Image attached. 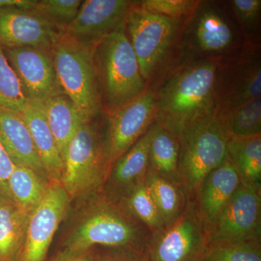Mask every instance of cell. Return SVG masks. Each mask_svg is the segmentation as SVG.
Instances as JSON below:
<instances>
[{
	"instance_id": "22",
	"label": "cell",
	"mask_w": 261,
	"mask_h": 261,
	"mask_svg": "<svg viewBox=\"0 0 261 261\" xmlns=\"http://www.w3.org/2000/svg\"><path fill=\"white\" fill-rule=\"evenodd\" d=\"M40 106L63 161L68 146L77 130L89 120L63 93L49 98Z\"/></svg>"
},
{
	"instance_id": "36",
	"label": "cell",
	"mask_w": 261,
	"mask_h": 261,
	"mask_svg": "<svg viewBox=\"0 0 261 261\" xmlns=\"http://www.w3.org/2000/svg\"><path fill=\"white\" fill-rule=\"evenodd\" d=\"M15 166L14 163L0 143V190L8 191V179Z\"/></svg>"
},
{
	"instance_id": "24",
	"label": "cell",
	"mask_w": 261,
	"mask_h": 261,
	"mask_svg": "<svg viewBox=\"0 0 261 261\" xmlns=\"http://www.w3.org/2000/svg\"><path fill=\"white\" fill-rule=\"evenodd\" d=\"M227 154L242 183L261 192V135L228 139Z\"/></svg>"
},
{
	"instance_id": "28",
	"label": "cell",
	"mask_w": 261,
	"mask_h": 261,
	"mask_svg": "<svg viewBox=\"0 0 261 261\" xmlns=\"http://www.w3.org/2000/svg\"><path fill=\"white\" fill-rule=\"evenodd\" d=\"M119 203L130 216L145 225L151 233H153L164 226L145 180L135 187Z\"/></svg>"
},
{
	"instance_id": "23",
	"label": "cell",
	"mask_w": 261,
	"mask_h": 261,
	"mask_svg": "<svg viewBox=\"0 0 261 261\" xmlns=\"http://www.w3.org/2000/svg\"><path fill=\"white\" fill-rule=\"evenodd\" d=\"M179 153L180 142L177 136L154 123L149 142L147 172L183 188L178 169Z\"/></svg>"
},
{
	"instance_id": "5",
	"label": "cell",
	"mask_w": 261,
	"mask_h": 261,
	"mask_svg": "<svg viewBox=\"0 0 261 261\" xmlns=\"http://www.w3.org/2000/svg\"><path fill=\"white\" fill-rule=\"evenodd\" d=\"M187 18L174 19L156 14L135 1L128 12L125 30L147 85L166 70L170 59L181 47Z\"/></svg>"
},
{
	"instance_id": "35",
	"label": "cell",
	"mask_w": 261,
	"mask_h": 261,
	"mask_svg": "<svg viewBox=\"0 0 261 261\" xmlns=\"http://www.w3.org/2000/svg\"><path fill=\"white\" fill-rule=\"evenodd\" d=\"M94 248L87 250L63 248L49 261H94Z\"/></svg>"
},
{
	"instance_id": "3",
	"label": "cell",
	"mask_w": 261,
	"mask_h": 261,
	"mask_svg": "<svg viewBox=\"0 0 261 261\" xmlns=\"http://www.w3.org/2000/svg\"><path fill=\"white\" fill-rule=\"evenodd\" d=\"M103 114L109 116L147 92L125 25L94 46Z\"/></svg>"
},
{
	"instance_id": "29",
	"label": "cell",
	"mask_w": 261,
	"mask_h": 261,
	"mask_svg": "<svg viewBox=\"0 0 261 261\" xmlns=\"http://www.w3.org/2000/svg\"><path fill=\"white\" fill-rule=\"evenodd\" d=\"M202 261H261V241L209 244Z\"/></svg>"
},
{
	"instance_id": "16",
	"label": "cell",
	"mask_w": 261,
	"mask_h": 261,
	"mask_svg": "<svg viewBox=\"0 0 261 261\" xmlns=\"http://www.w3.org/2000/svg\"><path fill=\"white\" fill-rule=\"evenodd\" d=\"M134 3L130 0L83 1L78 14L65 32L80 42L95 45L125 25Z\"/></svg>"
},
{
	"instance_id": "4",
	"label": "cell",
	"mask_w": 261,
	"mask_h": 261,
	"mask_svg": "<svg viewBox=\"0 0 261 261\" xmlns=\"http://www.w3.org/2000/svg\"><path fill=\"white\" fill-rule=\"evenodd\" d=\"M101 116L82 125L63 160L61 185L70 202H87L102 193L110 172L106 129Z\"/></svg>"
},
{
	"instance_id": "14",
	"label": "cell",
	"mask_w": 261,
	"mask_h": 261,
	"mask_svg": "<svg viewBox=\"0 0 261 261\" xmlns=\"http://www.w3.org/2000/svg\"><path fill=\"white\" fill-rule=\"evenodd\" d=\"M70 202L61 184L49 190L29 216L25 243L18 261H44L57 230L68 216Z\"/></svg>"
},
{
	"instance_id": "17",
	"label": "cell",
	"mask_w": 261,
	"mask_h": 261,
	"mask_svg": "<svg viewBox=\"0 0 261 261\" xmlns=\"http://www.w3.org/2000/svg\"><path fill=\"white\" fill-rule=\"evenodd\" d=\"M153 124L111 168L102 192L110 200L119 203L135 187L145 181Z\"/></svg>"
},
{
	"instance_id": "13",
	"label": "cell",
	"mask_w": 261,
	"mask_h": 261,
	"mask_svg": "<svg viewBox=\"0 0 261 261\" xmlns=\"http://www.w3.org/2000/svg\"><path fill=\"white\" fill-rule=\"evenodd\" d=\"M29 102L42 104L63 93L55 68L53 49L25 47L3 48Z\"/></svg>"
},
{
	"instance_id": "26",
	"label": "cell",
	"mask_w": 261,
	"mask_h": 261,
	"mask_svg": "<svg viewBox=\"0 0 261 261\" xmlns=\"http://www.w3.org/2000/svg\"><path fill=\"white\" fill-rule=\"evenodd\" d=\"M145 183L164 226L172 224L186 207L188 197L179 185L147 172Z\"/></svg>"
},
{
	"instance_id": "25",
	"label": "cell",
	"mask_w": 261,
	"mask_h": 261,
	"mask_svg": "<svg viewBox=\"0 0 261 261\" xmlns=\"http://www.w3.org/2000/svg\"><path fill=\"white\" fill-rule=\"evenodd\" d=\"M51 181L35 171L15 166L8 181V191L19 207L29 214L47 193Z\"/></svg>"
},
{
	"instance_id": "37",
	"label": "cell",
	"mask_w": 261,
	"mask_h": 261,
	"mask_svg": "<svg viewBox=\"0 0 261 261\" xmlns=\"http://www.w3.org/2000/svg\"><path fill=\"white\" fill-rule=\"evenodd\" d=\"M37 3L36 0H0V8L23 7L34 8Z\"/></svg>"
},
{
	"instance_id": "27",
	"label": "cell",
	"mask_w": 261,
	"mask_h": 261,
	"mask_svg": "<svg viewBox=\"0 0 261 261\" xmlns=\"http://www.w3.org/2000/svg\"><path fill=\"white\" fill-rule=\"evenodd\" d=\"M216 118L228 139L261 135V97Z\"/></svg>"
},
{
	"instance_id": "7",
	"label": "cell",
	"mask_w": 261,
	"mask_h": 261,
	"mask_svg": "<svg viewBox=\"0 0 261 261\" xmlns=\"http://www.w3.org/2000/svg\"><path fill=\"white\" fill-rule=\"evenodd\" d=\"M228 137L216 117L197 122L179 137L178 169L188 198H194L209 173L227 159Z\"/></svg>"
},
{
	"instance_id": "1",
	"label": "cell",
	"mask_w": 261,
	"mask_h": 261,
	"mask_svg": "<svg viewBox=\"0 0 261 261\" xmlns=\"http://www.w3.org/2000/svg\"><path fill=\"white\" fill-rule=\"evenodd\" d=\"M221 61H185L166 75L154 90V123L179 138L185 130L214 116L216 87Z\"/></svg>"
},
{
	"instance_id": "10",
	"label": "cell",
	"mask_w": 261,
	"mask_h": 261,
	"mask_svg": "<svg viewBox=\"0 0 261 261\" xmlns=\"http://www.w3.org/2000/svg\"><path fill=\"white\" fill-rule=\"evenodd\" d=\"M261 95L260 50L247 43L236 55L221 61L218 75L214 116L220 117Z\"/></svg>"
},
{
	"instance_id": "30",
	"label": "cell",
	"mask_w": 261,
	"mask_h": 261,
	"mask_svg": "<svg viewBox=\"0 0 261 261\" xmlns=\"http://www.w3.org/2000/svg\"><path fill=\"white\" fill-rule=\"evenodd\" d=\"M28 103L18 76L0 46V108L21 113Z\"/></svg>"
},
{
	"instance_id": "19",
	"label": "cell",
	"mask_w": 261,
	"mask_h": 261,
	"mask_svg": "<svg viewBox=\"0 0 261 261\" xmlns=\"http://www.w3.org/2000/svg\"><path fill=\"white\" fill-rule=\"evenodd\" d=\"M0 143L15 166L30 168L49 179L28 126L20 113L0 108Z\"/></svg>"
},
{
	"instance_id": "11",
	"label": "cell",
	"mask_w": 261,
	"mask_h": 261,
	"mask_svg": "<svg viewBox=\"0 0 261 261\" xmlns=\"http://www.w3.org/2000/svg\"><path fill=\"white\" fill-rule=\"evenodd\" d=\"M157 102L154 89L106 116V139L110 171L117 160L135 145L154 123ZM110 173V172H109Z\"/></svg>"
},
{
	"instance_id": "12",
	"label": "cell",
	"mask_w": 261,
	"mask_h": 261,
	"mask_svg": "<svg viewBox=\"0 0 261 261\" xmlns=\"http://www.w3.org/2000/svg\"><path fill=\"white\" fill-rule=\"evenodd\" d=\"M261 241V192L240 183L209 231V244Z\"/></svg>"
},
{
	"instance_id": "15",
	"label": "cell",
	"mask_w": 261,
	"mask_h": 261,
	"mask_svg": "<svg viewBox=\"0 0 261 261\" xmlns=\"http://www.w3.org/2000/svg\"><path fill=\"white\" fill-rule=\"evenodd\" d=\"M64 30L35 8H0V46L53 49Z\"/></svg>"
},
{
	"instance_id": "18",
	"label": "cell",
	"mask_w": 261,
	"mask_h": 261,
	"mask_svg": "<svg viewBox=\"0 0 261 261\" xmlns=\"http://www.w3.org/2000/svg\"><path fill=\"white\" fill-rule=\"evenodd\" d=\"M240 183L236 168L228 157L201 183L194 198L201 219L209 231Z\"/></svg>"
},
{
	"instance_id": "31",
	"label": "cell",
	"mask_w": 261,
	"mask_h": 261,
	"mask_svg": "<svg viewBox=\"0 0 261 261\" xmlns=\"http://www.w3.org/2000/svg\"><path fill=\"white\" fill-rule=\"evenodd\" d=\"M81 0H42L37 1L35 8L51 21L65 32L78 14Z\"/></svg>"
},
{
	"instance_id": "2",
	"label": "cell",
	"mask_w": 261,
	"mask_h": 261,
	"mask_svg": "<svg viewBox=\"0 0 261 261\" xmlns=\"http://www.w3.org/2000/svg\"><path fill=\"white\" fill-rule=\"evenodd\" d=\"M152 233L118 202L102 193L84 202V209L63 243L64 248L133 247L145 251Z\"/></svg>"
},
{
	"instance_id": "20",
	"label": "cell",
	"mask_w": 261,
	"mask_h": 261,
	"mask_svg": "<svg viewBox=\"0 0 261 261\" xmlns=\"http://www.w3.org/2000/svg\"><path fill=\"white\" fill-rule=\"evenodd\" d=\"M27 123L37 153L53 183H61L63 161L40 104L29 102L20 113Z\"/></svg>"
},
{
	"instance_id": "9",
	"label": "cell",
	"mask_w": 261,
	"mask_h": 261,
	"mask_svg": "<svg viewBox=\"0 0 261 261\" xmlns=\"http://www.w3.org/2000/svg\"><path fill=\"white\" fill-rule=\"evenodd\" d=\"M208 245V228L189 198L176 221L152 233L145 255L147 261H202Z\"/></svg>"
},
{
	"instance_id": "8",
	"label": "cell",
	"mask_w": 261,
	"mask_h": 261,
	"mask_svg": "<svg viewBox=\"0 0 261 261\" xmlns=\"http://www.w3.org/2000/svg\"><path fill=\"white\" fill-rule=\"evenodd\" d=\"M240 35L224 10L200 1L185 22L181 48L187 55V61H224L243 47Z\"/></svg>"
},
{
	"instance_id": "6",
	"label": "cell",
	"mask_w": 261,
	"mask_h": 261,
	"mask_svg": "<svg viewBox=\"0 0 261 261\" xmlns=\"http://www.w3.org/2000/svg\"><path fill=\"white\" fill-rule=\"evenodd\" d=\"M94 46L80 42L65 32L53 47L62 92L88 120L103 115Z\"/></svg>"
},
{
	"instance_id": "32",
	"label": "cell",
	"mask_w": 261,
	"mask_h": 261,
	"mask_svg": "<svg viewBox=\"0 0 261 261\" xmlns=\"http://www.w3.org/2000/svg\"><path fill=\"white\" fill-rule=\"evenodd\" d=\"M200 1L196 0H143L137 4L156 14L168 18L180 19L190 17Z\"/></svg>"
},
{
	"instance_id": "21",
	"label": "cell",
	"mask_w": 261,
	"mask_h": 261,
	"mask_svg": "<svg viewBox=\"0 0 261 261\" xmlns=\"http://www.w3.org/2000/svg\"><path fill=\"white\" fill-rule=\"evenodd\" d=\"M0 190V261H18L25 243L29 216Z\"/></svg>"
},
{
	"instance_id": "33",
	"label": "cell",
	"mask_w": 261,
	"mask_h": 261,
	"mask_svg": "<svg viewBox=\"0 0 261 261\" xmlns=\"http://www.w3.org/2000/svg\"><path fill=\"white\" fill-rule=\"evenodd\" d=\"M231 8L245 36H252L260 27V0H233Z\"/></svg>"
},
{
	"instance_id": "34",
	"label": "cell",
	"mask_w": 261,
	"mask_h": 261,
	"mask_svg": "<svg viewBox=\"0 0 261 261\" xmlns=\"http://www.w3.org/2000/svg\"><path fill=\"white\" fill-rule=\"evenodd\" d=\"M104 250L94 257V261H147L145 251L133 247H117Z\"/></svg>"
}]
</instances>
